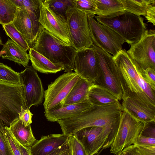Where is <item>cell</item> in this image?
<instances>
[{
  "mask_svg": "<svg viewBox=\"0 0 155 155\" xmlns=\"http://www.w3.org/2000/svg\"><path fill=\"white\" fill-rule=\"evenodd\" d=\"M93 84L79 78L66 97L63 105L79 103L87 100L89 89Z\"/></svg>",
  "mask_w": 155,
  "mask_h": 155,
  "instance_id": "cb8c5ba5",
  "label": "cell"
},
{
  "mask_svg": "<svg viewBox=\"0 0 155 155\" xmlns=\"http://www.w3.org/2000/svg\"><path fill=\"white\" fill-rule=\"evenodd\" d=\"M32 48L53 63L62 67L66 72L74 70L77 50L45 29L40 32Z\"/></svg>",
  "mask_w": 155,
  "mask_h": 155,
  "instance_id": "3957f363",
  "label": "cell"
},
{
  "mask_svg": "<svg viewBox=\"0 0 155 155\" xmlns=\"http://www.w3.org/2000/svg\"><path fill=\"white\" fill-rule=\"evenodd\" d=\"M66 24L72 46L77 51L91 47V38L87 15L73 6L67 11Z\"/></svg>",
  "mask_w": 155,
  "mask_h": 155,
  "instance_id": "ba28073f",
  "label": "cell"
},
{
  "mask_svg": "<svg viewBox=\"0 0 155 155\" xmlns=\"http://www.w3.org/2000/svg\"><path fill=\"white\" fill-rule=\"evenodd\" d=\"M26 109L24 101L23 85L0 80V119L9 127L19 117L21 108Z\"/></svg>",
  "mask_w": 155,
  "mask_h": 155,
  "instance_id": "5b68a950",
  "label": "cell"
},
{
  "mask_svg": "<svg viewBox=\"0 0 155 155\" xmlns=\"http://www.w3.org/2000/svg\"><path fill=\"white\" fill-rule=\"evenodd\" d=\"M94 17L97 22L112 29L130 45L137 42L147 29L142 17L124 10L107 16Z\"/></svg>",
  "mask_w": 155,
  "mask_h": 155,
  "instance_id": "277c9868",
  "label": "cell"
},
{
  "mask_svg": "<svg viewBox=\"0 0 155 155\" xmlns=\"http://www.w3.org/2000/svg\"><path fill=\"white\" fill-rule=\"evenodd\" d=\"M122 151L124 155H140L137 151V147L134 144L125 148Z\"/></svg>",
  "mask_w": 155,
  "mask_h": 155,
  "instance_id": "b9f144b4",
  "label": "cell"
},
{
  "mask_svg": "<svg viewBox=\"0 0 155 155\" xmlns=\"http://www.w3.org/2000/svg\"><path fill=\"white\" fill-rule=\"evenodd\" d=\"M136 146L140 155H155V145Z\"/></svg>",
  "mask_w": 155,
  "mask_h": 155,
  "instance_id": "74e56055",
  "label": "cell"
},
{
  "mask_svg": "<svg viewBox=\"0 0 155 155\" xmlns=\"http://www.w3.org/2000/svg\"><path fill=\"white\" fill-rule=\"evenodd\" d=\"M134 145L135 146H150L155 145V138L145 137L140 135Z\"/></svg>",
  "mask_w": 155,
  "mask_h": 155,
  "instance_id": "8d00e7d4",
  "label": "cell"
},
{
  "mask_svg": "<svg viewBox=\"0 0 155 155\" xmlns=\"http://www.w3.org/2000/svg\"><path fill=\"white\" fill-rule=\"evenodd\" d=\"M71 3L73 7L87 16H95L97 9L95 0H71Z\"/></svg>",
  "mask_w": 155,
  "mask_h": 155,
  "instance_id": "4dcf8cb0",
  "label": "cell"
},
{
  "mask_svg": "<svg viewBox=\"0 0 155 155\" xmlns=\"http://www.w3.org/2000/svg\"><path fill=\"white\" fill-rule=\"evenodd\" d=\"M91 105L87 100L79 103L64 105L49 111H45V116L48 120L57 122L75 116Z\"/></svg>",
  "mask_w": 155,
  "mask_h": 155,
  "instance_id": "d6986e66",
  "label": "cell"
},
{
  "mask_svg": "<svg viewBox=\"0 0 155 155\" xmlns=\"http://www.w3.org/2000/svg\"><path fill=\"white\" fill-rule=\"evenodd\" d=\"M48 155H69L67 144L59 147Z\"/></svg>",
  "mask_w": 155,
  "mask_h": 155,
  "instance_id": "60d3db41",
  "label": "cell"
},
{
  "mask_svg": "<svg viewBox=\"0 0 155 155\" xmlns=\"http://www.w3.org/2000/svg\"><path fill=\"white\" fill-rule=\"evenodd\" d=\"M122 109L144 124L155 121V106L128 96L123 97Z\"/></svg>",
  "mask_w": 155,
  "mask_h": 155,
  "instance_id": "e0dca14e",
  "label": "cell"
},
{
  "mask_svg": "<svg viewBox=\"0 0 155 155\" xmlns=\"http://www.w3.org/2000/svg\"><path fill=\"white\" fill-rule=\"evenodd\" d=\"M145 18L147 20L148 22L155 25V4H153L148 8L147 10Z\"/></svg>",
  "mask_w": 155,
  "mask_h": 155,
  "instance_id": "ab89813d",
  "label": "cell"
},
{
  "mask_svg": "<svg viewBox=\"0 0 155 155\" xmlns=\"http://www.w3.org/2000/svg\"><path fill=\"white\" fill-rule=\"evenodd\" d=\"M87 20L93 45L115 56L125 41L112 29L97 22L94 16H87Z\"/></svg>",
  "mask_w": 155,
  "mask_h": 155,
  "instance_id": "8fae6325",
  "label": "cell"
},
{
  "mask_svg": "<svg viewBox=\"0 0 155 155\" xmlns=\"http://www.w3.org/2000/svg\"><path fill=\"white\" fill-rule=\"evenodd\" d=\"M9 128L15 139L25 147H31L37 140L33 134L31 125L25 127L19 117L11 122Z\"/></svg>",
  "mask_w": 155,
  "mask_h": 155,
  "instance_id": "44dd1931",
  "label": "cell"
},
{
  "mask_svg": "<svg viewBox=\"0 0 155 155\" xmlns=\"http://www.w3.org/2000/svg\"><path fill=\"white\" fill-rule=\"evenodd\" d=\"M140 135L155 138V121H152L144 124Z\"/></svg>",
  "mask_w": 155,
  "mask_h": 155,
  "instance_id": "e575fe53",
  "label": "cell"
},
{
  "mask_svg": "<svg viewBox=\"0 0 155 155\" xmlns=\"http://www.w3.org/2000/svg\"><path fill=\"white\" fill-rule=\"evenodd\" d=\"M141 73L144 80L155 91V69L151 68L141 69Z\"/></svg>",
  "mask_w": 155,
  "mask_h": 155,
  "instance_id": "836d02e7",
  "label": "cell"
},
{
  "mask_svg": "<svg viewBox=\"0 0 155 155\" xmlns=\"http://www.w3.org/2000/svg\"><path fill=\"white\" fill-rule=\"evenodd\" d=\"M18 114L19 117L23 121L25 127L31 125L32 123V118L33 114L30 111V109H25L21 107Z\"/></svg>",
  "mask_w": 155,
  "mask_h": 155,
  "instance_id": "d590c367",
  "label": "cell"
},
{
  "mask_svg": "<svg viewBox=\"0 0 155 155\" xmlns=\"http://www.w3.org/2000/svg\"><path fill=\"white\" fill-rule=\"evenodd\" d=\"M27 51L8 38L3 45L0 51V56L27 67L29 61Z\"/></svg>",
  "mask_w": 155,
  "mask_h": 155,
  "instance_id": "ffe728a7",
  "label": "cell"
},
{
  "mask_svg": "<svg viewBox=\"0 0 155 155\" xmlns=\"http://www.w3.org/2000/svg\"><path fill=\"white\" fill-rule=\"evenodd\" d=\"M116 155H124V153L122 151H121L120 152H119V153H117Z\"/></svg>",
  "mask_w": 155,
  "mask_h": 155,
  "instance_id": "f6af8a7d",
  "label": "cell"
},
{
  "mask_svg": "<svg viewBox=\"0 0 155 155\" xmlns=\"http://www.w3.org/2000/svg\"><path fill=\"white\" fill-rule=\"evenodd\" d=\"M115 132L110 127H91L81 129L73 134L84 147L87 155H93L102 148L110 147Z\"/></svg>",
  "mask_w": 155,
  "mask_h": 155,
  "instance_id": "30bf717a",
  "label": "cell"
},
{
  "mask_svg": "<svg viewBox=\"0 0 155 155\" xmlns=\"http://www.w3.org/2000/svg\"><path fill=\"white\" fill-rule=\"evenodd\" d=\"M124 10L138 16H145L149 7L155 4V0H120Z\"/></svg>",
  "mask_w": 155,
  "mask_h": 155,
  "instance_id": "d4e9b609",
  "label": "cell"
},
{
  "mask_svg": "<svg viewBox=\"0 0 155 155\" xmlns=\"http://www.w3.org/2000/svg\"><path fill=\"white\" fill-rule=\"evenodd\" d=\"M3 45V44L2 43V41L0 37V45Z\"/></svg>",
  "mask_w": 155,
  "mask_h": 155,
  "instance_id": "bcb514c9",
  "label": "cell"
},
{
  "mask_svg": "<svg viewBox=\"0 0 155 155\" xmlns=\"http://www.w3.org/2000/svg\"><path fill=\"white\" fill-rule=\"evenodd\" d=\"M80 77L73 71L64 73L48 85L45 91L43 106L45 111L62 106L71 91Z\"/></svg>",
  "mask_w": 155,
  "mask_h": 155,
  "instance_id": "9c48e42d",
  "label": "cell"
},
{
  "mask_svg": "<svg viewBox=\"0 0 155 155\" xmlns=\"http://www.w3.org/2000/svg\"><path fill=\"white\" fill-rule=\"evenodd\" d=\"M29 50V60L31 66L36 71L48 74L56 73L63 70L61 66L55 64L32 48Z\"/></svg>",
  "mask_w": 155,
  "mask_h": 155,
  "instance_id": "7402d4cb",
  "label": "cell"
},
{
  "mask_svg": "<svg viewBox=\"0 0 155 155\" xmlns=\"http://www.w3.org/2000/svg\"><path fill=\"white\" fill-rule=\"evenodd\" d=\"M67 144L69 155H87L84 147L74 134L69 136Z\"/></svg>",
  "mask_w": 155,
  "mask_h": 155,
  "instance_id": "1f68e13d",
  "label": "cell"
},
{
  "mask_svg": "<svg viewBox=\"0 0 155 155\" xmlns=\"http://www.w3.org/2000/svg\"><path fill=\"white\" fill-rule=\"evenodd\" d=\"M39 15L27 9L17 8L12 22L30 48L34 46L37 37L43 29L38 21Z\"/></svg>",
  "mask_w": 155,
  "mask_h": 155,
  "instance_id": "5bb4252c",
  "label": "cell"
},
{
  "mask_svg": "<svg viewBox=\"0 0 155 155\" xmlns=\"http://www.w3.org/2000/svg\"><path fill=\"white\" fill-rule=\"evenodd\" d=\"M99 67V73L94 84L101 87L122 100L123 91L120 78L113 56L93 44Z\"/></svg>",
  "mask_w": 155,
  "mask_h": 155,
  "instance_id": "8992f818",
  "label": "cell"
},
{
  "mask_svg": "<svg viewBox=\"0 0 155 155\" xmlns=\"http://www.w3.org/2000/svg\"><path fill=\"white\" fill-rule=\"evenodd\" d=\"M74 72L80 78L94 84L99 73V67L94 48L77 51L74 61Z\"/></svg>",
  "mask_w": 155,
  "mask_h": 155,
  "instance_id": "2e32d148",
  "label": "cell"
},
{
  "mask_svg": "<svg viewBox=\"0 0 155 155\" xmlns=\"http://www.w3.org/2000/svg\"><path fill=\"white\" fill-rule=\"evenodd\" d=\"M17 8L11 0H0V24L12 23Z\"/></svg>",
  "mask_w": 155,
  "mask_h": 155,
  "instance_id": "4316f807",
  "label": "cell"
},
{
  "mask_svg": "<svg viewBox=\"0 0 155 155\" xmlns=\"http://www.w3.org/2000/svg\"><path fill=\"white\" fill-rule=\"evenodd\" d=\"M68 136L62 133L42 136L29 148L31 155H48L67 144Z\"/></svg>",
  "mask_w": 155,
  "mask_h": 155,
  "instance_id": "ac0fdd59",
  "label": "cell"
},
{
  "mask_svg": "<svg viewBox=\"0 0 155 155\" xmlns=\"http://www.w3.org/2000/svg\"><path fill=\"white\" fill-rule=\"evenodd\" d=\"M0 80L9 83L22 85L21 82L19 73L2 63H0Z\"/></svg>",
  "mask_w": 155,
  "mask_h": 155,
  "instance_id": "f546056e",
  "label": "cell"
},
{
  "mask_svg": "<svg viewBox=\"0 0 155 155\" xmlns=\"http://www.w3.org/2000/svg\"><path fill=\"white\" fill-rule=\"evenodd\" d=\"M87 100L91 105L99 106L112 104L119 101L118 98L110 92L94 84L89 89Z\"/></svg>",
  "mask_w": 155,
  "mask_h": 155,
  "instance_id": "603a6c76",
  "label": "cell"
},
{
  "mask_svg": "<svg viewBox=\"0 0 155 155\" xmlns=\"http://www.w3.org/2000/svg\"><path fill=\"white\" fill-rule=\"evenodd\" d=\"M4 137H5V136H4ZM5 140L6 141V142L7 144V145H8V148H9V152H10V155H14L12 152V150L10 148V146L9 145V144L6 139V138L5 137Z\"/></svg>",
  "mask_w": 155,
  "mask_h": 155,
  "instance_id": "ee69618b",
  "label": "cell"
},
{
  "mask_svg": "<svg viewBox=\"0 0 155 155\" xmlns=\"http://www.w3.org/2000/svg\"><path fill=\"white\" fill-rule=\"evenodd\" d=\"M19 146L21 155H31L29 148L25 147L19 143Z\"/></svg>",
  "mask_w": 155,
  "mask_h": 155,
  "instance_id": "7bdbcfd3",
  "label": "cell"
},
{
  "mask_svg": "<svg viewBox=\"0 0 155 155\" xmlns=\"http://www.w3.org/2000/svg\"><path fill=\"white\" fill-rule=\"evenodd\" d=\"M127 51L141 69H155V31L146 29L140 38Z\"/></svg>",
  "mask_w": 155,
  "mask_h": 155,
  "instance_id": "7c38bea8",
  "label": "cell"
},
{
  "mask_svg": "<svg viewBox=\"0 0 155 155\" xmlns=\"http://www.w3.org/2000/svg\"><path fill=\"white\" fill-rule=\"evenodd\" d=\"M38 21L43 29L64 42L72 45L66 23L49 8L45 0H38Z\"/></svg>",
  "mask_w": 155,
  "mask_h": 155,
  "instance_id": "9a60e30c",
  "label": "cell"
},
{
  "mask_svg": "<svg viewBox=\"0 0 155 155\" xmlns=\"http://www.w3.org/2000/svg\"><path fill=\"white\" fill-rule=\"evenodd\" d=\"M144 125V123L122 109L116 133L110 147V153L116 155L125 148L134 144Z\"/></svg>",
  "mask_w": 155,
  "mask_h": 155,
  "instance_id": "52a82bcc",
  "label": "cell"
},
{
  "mask_svg": "<svg viewBox=\"0 0 155 155\" xmlns=\"http://www.w3.org/2000/svg\"><path fill=\"white\" fill-rule=\"evenodd\" d=\"M0 155H10L8 146L2 132L0 129Z\"/></svg>",
  "mask_w": 155,
  "mask_h": 155,
  "instance_id": "f35d334b",
  "label": "cell"
},
{
  "mask_svg": "<svg viewBox=\"0 0 155 155\" xmlns=\"http://www.w3.org/2000/svg\"><path fill=\"white\" fill-rule=\"evenodd\" d=\"M23 85L25 104L26 109L32 106H38L44 100L45 91L41 80L37 71L31 66H27L19 73Z\"/></svg>",
  "mask_w": 155,
  "mask_h": 155,
  "instance_id": "4fadbf2b",
  "label": "cell"
},
{
  "mask_svg": "<svg viewBox=\"0 0 155 155\" xmlns=\"http://www.w3.org/2000/svg\"><path fill=\"white\" fill-rule=\"evenodd\" d=\"M49 8L66 23L67 11L73 6L71 0H45Z\"/></svg>",
  "mask_w": 155,
  "mask_h": 155,
  "instance_id": "83f0119b",
  "label": "cell"
},
{
  "mask_svg": "<svg viewBox=\"0 0 155 155\" xmlns=\"http://www.w3.org/2000/svg\"><path fill=\"white\" fill-rule=\"evenodd\" d=\"M113 59L120 78L123 91L122 98L138 95L155 105L152 101L155 100V91L143 79L141 68L126 50L122 49L113 57Z\"/></svg>",
  "mask_w": 155,
  "mask_h": 155,
  "instance_id": "7a4b0ae2",
  "label": "cell"
},
{
  "mask_svg": "<svg viewBox=\"0 0 155 155\" xmlns=\"http://www.w3.org/2000/svg\"><path fill=\"white\" fill-rule=\"evenodd\" d=\"M18 8L26 9L39 13L38 0H11Z\"/></svg>",
  "mask_w": 155,
  "mask_h": 155,
  "instance_id": "d6a6232c",
  "label": "cell"
},
{
  "mask_svg": "<svg viewBox=\"0 0 155 155\" xmlns=\"http://www.w3.org/2000/svg\"><path fill=\"white\" fill-rule=\"evenodd\" d=\"M122 110L119 101L105 106L91 105L79 114L57 122L60 125L62 134L68 136L91 127H110L116 131Z\"/></svg>",
  "mask_w": 155,
  "mask_h": 155,
  "instance_id": "6da1fadb",
  "label": "cell"
},
{
  "mask_svg": "<svg viewBox=\"0 0 155 155\" xmlns=\"http://www.w3.org/2000/svg\"><path fill=\"white\" fill-rule=\"evenodd\" d=\"M97 6L96 15L106 16L124 11L120 0H95Z\"/></svg>",
  "mask_w": 155,
  "mask_h": 155,
  "instance_id": "484cf974",
  "label": "cell"
},
{
  "mask_svg": "<svg viewBox=\"0 0 155 155\" xmlns=\"http://www.w3.org/2000/svg\"><path fill=\"white\" fill-rule=\"evenodd\" d=\"M2 26L6 35L13 41L27 50L30 49V48L25 38L17 30L12 23L3 25Z\"/></svg>",
  "mask_w": 155,
  "mask_h": 155,
  "instance_id": "f1b7e54d",
  "label": "cell"
}]
</instances>
